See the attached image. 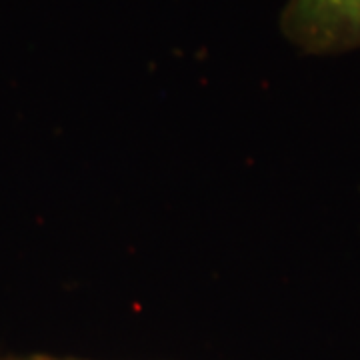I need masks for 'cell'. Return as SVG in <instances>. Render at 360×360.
I'll return each mask as SVG.
<instances>
[{"label": "cell", "instance_id": "1", "mask_svg": "<svg viewBox=\"0 0 360 360\" xmlns=\"http://www.w3.org/2000/svg\"><path fill=\"white\" fill-rule=\"evenodd\" d=\"M281 30L307 54L359 51L360 0H288Z\"/></svg>", "mask_w": 360, "mask_h": 360}, {"label": "cell", "instance_id": "2", "mask_svg": "<svg viewBox=\"0 0 360 360\" xmlns=\"http://www.w3.org/2000/svg\"><path fill=\"white\" fill-rule=\"evenodd\" d=\"M0 360H80V359H58V356H49V354H28V356H8Z\"/></svg>", "mask_w": 360, "mask_h": 360}]
</instances>
